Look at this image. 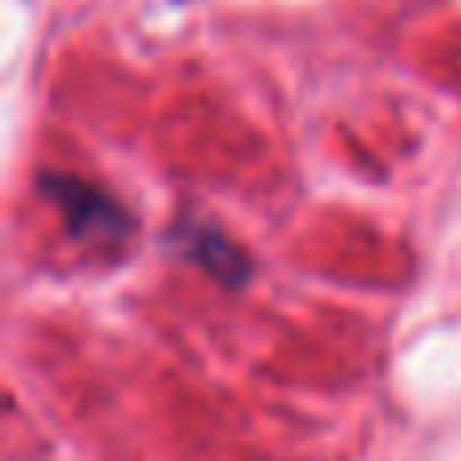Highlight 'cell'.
I'll return each instance as SVG.
<instances>
[{"instance_id": "obj_1", "label": "cell", "mask_w": 461, "mask_h": 461, "mask_svg": "<svg viewBox=\"0 0 461 461\" xmlns=\"http://www.w3.org/2000/svg\"><path fill=\"white\" fill-rule=\"evenodd\" d=\"M37 194L61 215L69 239L81 247L126 251L138 239V215L102 183H89V178L69 175V170H41Z\"/></svg>"}, {"instance_id": "obj_2", "label": "cell", "mask_w": 461, "mask_h": 461, "mask_svg": "<svg viewBox=\"0 0 461 461\" xmlns=\"http://www.w3.org/2000/svg\"><path fill=\"white\" fill-rule=\"evenodd\" d=\"M162 247L178 263L203 271L211 284L227 287V292H243L255 279V255L235 235H227V227H219L207 215H194V211L170 219V227L162 230Z\"/></svg>"}]
</instances>
